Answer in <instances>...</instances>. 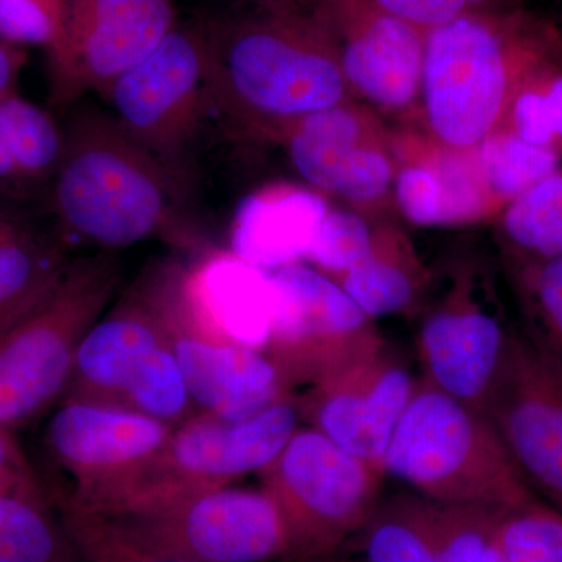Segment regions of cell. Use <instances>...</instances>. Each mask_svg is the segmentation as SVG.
I'll return each mask as SVG.
<instances>
[{
	"label": "cell",
	"mask_w": 562,
	"mask_h": 562,
	"mask_svg": "<svg viewBox=\"0 0 562 562\" xmlns=\"http://www.w3.org/2000/svg\"><path fill=\"white\" fill-rule=\"evenodd\" d=\"M198 22L213 113L251 138L276 143L303 117L353 99L310 0L232 2Z\"/></svg>",
	"instance_id": "cell-1"
},
{
	"label": "cell",
	"mask_w": 562,
	"mask_h": 562,
	"mask_svg": "<svg viewBox=\"0 0 562 562\" xmlns=\"http://www.w3.org/2000/svg\"><path fill=\"white\" fill-rule=\"evenodd\" d=\"M63 128L65 149L44 201L68 246L116 251L160 239L194 255L213 247L194 216L195 187L132 139L109 111L80 106Z\"/></svg>",
	"instance_id": "cell-2"
},
{
	"label": "cell",
	"mask_w": 562,
	"mask_h": 562,
	"mask_svg": "<svg viewBox=\"0 0 562 562\" xmlns=\"http://www.w3.org/2000/svg\"><path fill=\"white\" fill-rule=\"evenodd\" d=\"M562 60V36L525 9L483 11L425 33L419 106L425 138L472 150L497 132L517 90Z\"/></svg>",
	"instance_id": "cell-3"
},
{
	"label": "cell",
	"mask_w": 562,
	"mask_h": 562,
	"mask_svg": "<svg viewBox=\"0 0 562 562\" xmlns=\"http://www.w3.org/2000/svg\"><path fill=\"white\" fill-rule=\"evenodd\" d=\"M79 547L190 562L286 558L279 508L265 490L222 486L111 514L65 513Z\"/></svg>",
	"instance_id": "cell-4"
},
{
	"label": "cell",
	"mask_w": 562,
	"mask_h": 562,
	"mask_svg": "<svg viewBox=\"0 0 562 562\" xmlns=\"http://www.w3.org/2000/svg\"><path fill=\"white\" fill-rule=\"evenodd\" d=\"M382 469L441 505L508 512L538 497L483 409L424 379L392 432Z\"/></svg>",
	"instance_id": "cell-5"
},
{
	"label": "cell",
	"mask_w": 562,
	"mask_h": 562,
	"mask_svg": "<svg viewBox=\"0 0 562 562\" xmlns=\"http://www.w3.org/2000/svg\"><path fill=\"white\" fill-rule=\"evenodd\" d=\"M114 251L72 258L27 316L0 335V425L18 427L65 395L81 339L120 291Z\"/></svg>",
	"instance_id": "cell-6"
},
{
	"label": "cell",
	"mask_w": 562,
	"mask_h": 562,
	"mask_svg": "<svg viewBox=\"0 0 562 562\" xmlns=\"http://www.w3.org/2000/svg\"><path fill=\"white\" fill-rule=\"evenodd\" d=\"M295 395L244 419L195 413L173 428L165 447L131 476L92 498L88 514H110L191 492L231 486L260 473L301 427Z\"/></svg>",
	"instance_id": "cell-7"
},
{
	"label": "cell",
	"mask_w": 562,
	"mask_h": 562,
	"mask_svg": "<svg viewBox=\"0 0 562 562\" xmlns=\"http://www.w3.org/2000/svg\"><path fill=\"white\" fill-rule=\"evenodd\" d=\"M260 476L283 519L290 562L339 552L368 522L386 479L310 425L297 428Z\"/></svg>",
	"instance_id": "cell-8"
},
{
	"label": "cell",
	"mask_w": 562,
	"mask_h": 562,
	"mask_svg": "<svg viewBox=\"0 0 562 562\" xmlns=\"http://www.w3.org/2000/svg\"><path fill=\"white\" fill-rule=\"evenodd\" d=\"M122 131L184 181L198 184L195 149L213 113L198 20L176 27L101 92Z\"/></svg>",
	"instance_id": "cell-9"
},
{
	"label": "cell",
	"mask_w": 562,
	"mask_h": 562,
	"mask_svg": "<svg viewBox=\"0 0 562 562\" xmlns=\"http://www.w3.org/2000/svg\"><path fill=\"white\" fill-rule=\"evenodd\" d=\"M176 0H65L46 49L49 99L57 109L101 94L176 27Z\"/></svg>",
	"instance_id": "cell-10"
},
{
	"label": "cell",
	"mask_w": 562,
	"mask_h": 562,
	"mask_svg": "<svg viewBox=\"0 0 562 562\" xmlns=\"http://www.w3.org/2000/svg\"><path fill=\"white\" fill-rule=\"evenodd\" d=\"M273 291L271 336L265 353L288 390L319 383L351 355L379 338L373 321L341 284L305 262L269 271Z\"/></svg>",
	"instance_id": "cell-11"
},
{
	"label": "cell",
	"mask_w": 562,
	"mask_h": 562,
	"mask_svg": "<svg viewBox=\"0 0 562 562\" xmlns=\"http://www.w3.org/2000/svg\"><path fill=\"white\" fill-rule=\"evenodd\" d=\"M516 328L486 273L458 269L417 331L422 379L483 409Z\"/></svg>",
	"instance_id": "cell-12"
},
{
	"label": "cell",
	"mask_w": 562,
	"mask_h": 562,
	"mask_svg": "<svg viewBox=\"0 0 562 562\" xmlns=\"http://www.w3.org/2000/svg\"><path fill=\"white\" fill-rule=\"evenodd\" d=\"M483 412L531 491L562 513V362L517 327Z\"/></svg>",
	"instance_id": "cell-13"
},
{
	"label": "cell",
	"mask_w": 562,
	"mask_h": 562,
	"mask_svg": "<svg viewBox=\"0 0 562 562\" xmlns=\"http://www.w3.org/2000/svg\"><path fill=\"white\" fill-rule=\"evenodd\" d=\"M276 143L310 188L336 195L361 213L379 209L392 195L394 140L382 117L353 99L303 117Z\"/></svg>",
	"instance_id": "cell-14"
},
{
	"label": "cell",
	"mask_w": 562,
	"mask_h": 562,
	"mask_svg": "<svg viewBox=\"0 0 562 562\" xmlns=\"http://www.w3.org/2000/svg\"><path fill=\"white\" fill-rule=\"evenodd\" d=\"M417 382L398 350L379 336L297 397L302 420L346 452L382 469Z\"/></svg>",
	"instance_id": "cell-15"
},
{
	"label": "cell",
	"mask_w": 562,
	"mask_h": 562,
	"mask_svg": "<svg viewBox=\"0 0 562 562\" xmlns=\"http://www.w3.org/2000/svg\"><path fill=\"white\" fill-rule=\"evenodd\" d=\"M183 266L179 258H162L161 306L169 344L195 409L244 419L294 395L265 351L217 338L192 319L180 297Z\"/></svg>",
	"instance_id": "cell-16"
},
{
	"label": "cell",
	"mask_w": 562,
	"mask_h": 562,
	"mask_svg": "<svg viewBox=\"0 0 562 562\" xmlns=\"http://www.w3.org/2000/svg\"><path fill=\"white\" fill-rule=\"evenodd\" d=\"M335 44L351 98L380 117L419 106L425 33L371 0H310Z\"/></svg>",
	"instance_id": "cell-17"
},
{
	"label": "cell",
	"mask_w": 562,
	"mask_h": 562,
	"mask_svg": "<svg viewBox=\"0 0 562 562\" xmlns=\"http://www.w3.org/2000/svg\"><path fill=\"white\" fill-rule=\"evenodd\" d=\"M172 430L122 406L63 401L47 425L46 443L52 460L72 480L68 502H79L143 468Z\"/></svg>",
	"instance_id": "cell-18"
},
{
	"label": "cell",
	"mask_w": 562,
	"mask_h": 562,
	"mask_svg": "<svg viewBox=\"0 0 562 562\" xmlns=\"http://www.w3.org/2000/svg\"><path fill=\"white\" fill-rule=\"evenodd\" d=\"M161 260L146 266L81 339L63 401L120 406L133 372L169 341L161 306Z\"/></svg>",
	"instance_id": "cell-19"
},
{
	"label": "cell",
	"mask_w": 562,
	"mask_h": 562,
	"mask_svg": "<svg viewBox=\"0 0 562 562\" xmlns=\"http://www.w3.org/2000/svg\"><path fill=\"white\" fill-rule=\"evenodd\" d=\"M180 297L199 325L225 341L265 351L271 336L273 291L269 271L211 249L184 262Z\"/></svg>",
	"instance_id": "cell-20"
},
{
	"label": "cell",
	"mask_w": 562,
	"mask_h": 562,
	"mask_svg": "<svg viewBox=\"0 0 562 562\" xmlns=\"http://www.w3.org/2000/svg\"><path fill=\"white\" fill-rule=\"evenodd\" d=\"M328 203L319 191L276 183L244 199L232 224L236 257L265 271L305 260Z\"/></svg>",
	"instance_id": "cell-21"
},
{
	"label": "cell",
	"mask_w": 562,
	"mask_h": 562,
	"mask_svg": "<svg viewBox=\"0 0 562 562\" xmlns=\"http://www.w3.org/2000/svg\"><path fill=\"white\" fill-rule=\"evenodd\" d=\"M65 128L18 92L0 99V195L43 198L60 166Z\"/></svg>",
	"instance_id": "cell-22"
},
{
	"label": "cell",
	"mask_w": 562,
	"mask_h": 562,
	"mask_svg": "<svg viewBox=\"0 0 562 562\" xmlns=\"http://www.w3.org/2000/svg\"><path fill=\"white\" fill-rule=\"evenodd\" d=\"M335 280L375 321L409 312L430 284V272L408 238L392 225H383L371 254Z\"/></svg>",
	"instance_id": "cell-23"
},
{
	"label": "cell",
	"mask_w": 562,
	"mask_h": 562,
	"mask_svg": "<svg viewBox=\"0 0 562 562\" xmlns=\"http://www.w3.org/2000/svg\"><path fill=\"white\" fill-rule=\"evenodd\" d=\"M441 503L405 490L380 498L355 536L362 562H427L438 541Z\"/></svg>",
	"instance_id": "cell-24"
},
{
	"label": "cell",
	"mask_w": 562,
	"mask_h": 562,
	"mask_svg": "<svg viewBox=\"0 0 562 562\" xmlns=\"http://www.w3.org/2000/svg\"><path fill=\"white\" fill-rule=\"evenodd\" d=\"M70 260L60 236L35 228L0 247V335L49 295Z\"/></svg>",
	"instance_id": "cell-25"
},
{
	"label": "cell",
	"mask_w": 562,
	"mask_h": 562,
	"mask_svg": "<svg viewBox=\"0 0 562 562\" xmlns=\"http://www.w3.org/2000/svg\"><path fill=\"white\" fill-rule=\"evenodd\" d=\"M502 254L516 260L562 257V169L543 177L498 214Z\"/></svg>",
	"instance_id": "cell-26"
},
{
	"label": "cell",
	"mask_w": 562,
	"mask_h": 562,
	"mask_svg": "<svg viewBox=\"0 0 562 562\" xmlns=\"http://www.w3.org/2000/svg\"><path fill=\"white\" fill-rule=\"evenodd\" d=\"M0 562H87L40 494L0 495Z\"/></svg>",
	"instance_id": "cell-27"
},
{
	"label": "cell",
	"mask_w": 562,
	"mask_h": 562,
	"mask_svg": "<svg viewBox=\"0 0 562 562\" xmlns=\"http://www.w3.org/2000/svg\"><path fill=\"white\" fill-rule=\"evenodd\" d=\"M519 306L520 330L532 344L562 362V257L516 260L503 257Z\"/></svg>",
	"instance_id": "cell-28"
},
{
	"label": "cell",
	"mask_w": 562,
	"mask_h": 562,
	"mask_svg": "<svg viewBox=\"0 0 562 562\" xmlns=\"http://www.w3.org/2000/svg\"><path fill=\"white\" fill-rule=\"evenodd\" d=\"M484 184L498 210L560 168L562 155L535 146L508 131H497L475 147Z\"/></svg>",
	"instance_id": "cell-29"
},
{
	"label": "cell",
	"mask_w": 562,
	"mask_h": 562,
	"mask_svg": "<svg viewBox=\"0 0 562 562\" xmlns=\"http://www.w3.org/2000/svg\"><path fill=\"white\" fill-rule=\"evenodd\" d=\"M120 406L172 428L199 413L169 341L151 351L133 372Z\"/></svg>",
	"instance_id": "cell-30"
},
{
	"label": "cell",
	"mask_w": 562,
	"mask_h": 562,
	"mask_svg": "<svg viewBox=\"0 0 562 562\" xmlns=\"http://www.w3.org/2000/svg\"><path fill=\"white\" fill-rule=\"evenodd\" d=\"M501 128L562 155V60L543 66L524 81Z\"/></svg>",
	"instance_id": "cell-31"
},
{
	"label": "cell",
	"mask_w": 562,
	"mask_h": 562,
	"mask_svg": "<svg viewBox=\"0 0 562 562\" xmlns=\"http://www.w3.org/2000/svg\"><path fill=\"white\" fill-rule=\"evenodd\" d=\"M494 542L506 562H562V513L532 498L502 514Z\"/></svg>",
	"instance_id": "cell-32"
},
{
	"label": "cell",
	"mask_w": 562,
	"mask_h": 562,
	"mask_svg": "<svg viewBox=\"0 0 562 562\" xmlns=\"http://www.w3.org/2000/svg\"><path fill=\"white\" fill-rule=\"evenodd\" d=\"M382 227L361 211L328 210L305 260L335 279L371 254Z\"/></svg>",
	"instance_id": "cell-33"
},
{
	"label": "cell",
	"mask_w": 562,
	"mask_h": 562,
	"mask_svg": "<svg viewBox=\"0 0 562 562\" xmlns=\"http://www.w3.org/2000/svg\"><path fill=\"white\" fill-rule=\"evenodd\" d=\"M503 509L480 505H441L435 562H483Z\"/></svg>",
	"instance_id": "cell-34"
},
{
	"label": "cell",
	"mask_w": 562,
	"mask_h": 562,
	"mask_svg": "<svg viewBox=\"0 0 562 562\" xmlns=\"http://www.w3.org/2000/svg\"><path fill=\"white\" fill-rule=\"evenodd\" d=\"M65 0H0V38L14 46H50Z\"/></svg>",
	"instance_id": "cell-35"
},
{
	"label": "cell",
	"mask_w": 562,
	"mask_h": 562,
	"mask_svg": "<svg viewBox=\"0 0 562 562\" xmlns=\"http://www.w3.org/2000/svg\"><path fill=\"white\" fill-rule=\"evenodd\" d=\"M379 9L427 33L483 11L522 9L514 0H371Z\"/></svg>",
	"instance_id": "cell-36"
},
{
	"label": "cell",
	"mask_w": 562,
	"mask_h": 562,
	"mask_svg": "<svg viewBox=\"0 0 562 562\" xmlns=\"http://www.w3.org/2000/svg\"><path fill=\"white\" fill-rule=\"evenodd\" d=\"M40 494L35 475L10 428L0 425V495Z\"/></svg>",
	"instance_id": "cell-37"
},
{
	"label": "cell",
	"mask_w": 562,
	"mask_h": 562,
	"mask_svg": "<svg viewBox=\"0 0 562 562\" xmlns=\"http://www.w3.org/2000/svg\"><path fill=\"white\" fill-rule=\"evenodd\" d=\"M24 65V47L0 38V99L16 92L18 79Z\"/></svg>",
	"instance_id": "cell-38"
},
{
	"label": "cell",
	"mask_w": 562,
	"mask_h": 562,
	"mask_svg": "<svg viewBox=\"0 0 562 562\" xmlns=\"http://www.w3.org/2000/svg\"><path fill=\"white\" fill-rule=\"evenodd\" d=\"M79 550L87 562H190L166 560V558L136 557V554L116 552V550L102 549V547H79Z\"/></svg>",
	"instance_id": "cell-39"
},
{
	"label": "cell",
	"mask_w": 562,
	"mask_h": 562,
	"mask_svg": "<svg viewBox=\"0 0 562 562\" xmlns=\"http://www.w3.org/2000/svg\"><path fill=\"white\" fill-rule=\"evenodd\" d=\"M31 228V225L22 221L21 217L0 211V247L13 241L18 236L24 235Z\"/></svg>",
	"instance_id": "cell-40"
},
{
	"label": "cell",
	"mask_w": 562,
	"mask_h": 562,
	"mask_svg": "<svg viewBox=\"0 0 562 562\" xmlns=\"http://www.w3.org/2000/svg\"><path fill=\"white\" fill-rule=\"evenodd\" d=\"M483 562H506L501 550H498L497 543L494 542V538H492L490 549H487V553L486 557H484Z\"/></svg>",
	"instance_id": "cell-41"
},
{
	"label": "cell",
	"mask_w": 562,
	"mask_h": 562,
	"mask_svg": "<svg viewBox=\"0 0 562 562\" xmlns=\"http://www.w3.org/2000/svg\"><path fill=\"white\" fill-rule=\"evenodd\" d=\"M514 2H516L517 5L522 7L524 9V0H514Z\"/></svg>",
	"instance_id": "cell-42"
},
{
	"label": "cell",
	"mask_w": 562,
	"mask_h": 562,
	"mask_svg": "<svg viewBox=\"0 0 562 562\" xmlns=\"http://www.w3.org/2000/svg\"><path fill=\"white\" fill-rule=\"evenodd\" d=\"M231 2H251V0H231Z\"/></svg>",
	"instance_id": "cell-43"
},
{
	"label": "cell",
	"mask_w": 562,
	"mask_h": 562,
	"mask_svg": "<svg viewBox=\"0 0 562 562\" xmlns=\"http://www.w3.org/2000/svg\"><path fill=\"white\" fill-rule=\"evenodd\" d=\"M427 562H435V560H432V557H431L430 560H428Z\"/></svg>",
	"instance_id": "cell-44"
}]
</instances>
